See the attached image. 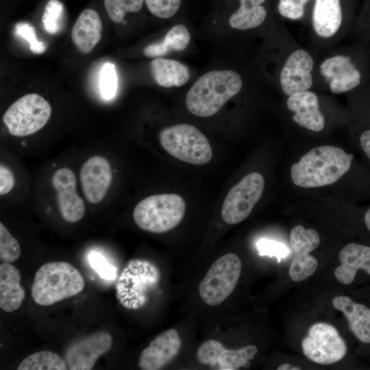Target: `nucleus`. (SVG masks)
<instances>
[{
	"label": "nucleus",
	"instance_id": "f257e3e1",
	"mask_svg": "<svg viewBox=\"0 0 370 370\" xmlns=\"http://www.w3.org/2000/svg\"><path fill=\"white\" fill-rule=\"evenodd\" d=\"M354 156L341 148L324 145L312 149L291 168L296 186L311 188L332 184L350 169Z\"/></svg>",
	"mask_w": 370,
	"mask_h": 370
},
{
	"label": "nucleus",
	"instance_id": "f03ea898",
	"mask_svg": "<svg viewBox=\"0 0 370 370\" xmlns=\"http://www.w3.org/2000/svg\"><path fill=\"white\" fill-rule=\"evenodd\" d=\"M242 86V79L235 71L208 72L201 76L187 92L186 107L196 116H211L238 94Z\"/></svg>",
	"mask_w": 370,
	"mask_h": 370
},
{
	"label": "nucleus",
	"instance_id": "7ed1b4c3",
	"mask_svg": "<svg viewBox=\"0 0 370 370\" xmlns=\"http://www.w3.org/2000/svg\"><path fill=\"white\" fill-rule=\"evenodd\" d=\"M85 286L81 273L63 261L44 264L36 271L32 297L40 306H51L81 293Z\"/></svg>",
	"mask_w": 370,
	"mask_h": 370
},
{
	"label": "nucleus",
	"instance_id": "20e7f679",
	"mask_svg": "<svg viewBox=\"0 0 370 370\" xmlns=\"http://www.w3.org/2000/svg\"><path fill=\"white\" fill-rule=\"evenodd\" d=\"M186 212L184 199L174 193L157 194L140 201L133 212L137 226L148 232H167L182 221Z\"/></svg>",
	"mask_w": 370,
	"mask_h": 370
},
{
	"label": "nucleus",
	"instance_id": "39448f33",
	"mask_svg": "<svg viewBox=\"0 0 370 370\" xmlns=\"http://www.w3.org/2000/svg\"><path fill=\"white\" fill-rule=\"evenodd\" d=\"M159 140L168 153L189 164H205L212 156L206 136L190 124H177L163 129L160 133Z\"/></svg>",
	"mask_w": 370,
	"mask_h": 370
},
{
	"label": "nucleus",
	"instance_id": "423d86ee",
	"mask_svg": "<svg viewBox=\"0 0 370 370\" xmlns=\"http://www.w3.org/2000/svg\"><path fill=\"white\" fill-rule=\"evenodd\" d=\"M51 114L49 102L42 96L31 93L14 102L3 114V121L12 136L23 137L42 129Z\"/></svg>",
	"mask_w": 370,
	"mask_h": 370
},
{
	"label": "nucleus",
	"instance_id": "0eeeda50",
	"mask_svg": "<svg viewBox=\"0 0 370 370\" xmlns=\"http://www.w3.org/2000/svg\"><path fill=\"white\" fill-rule=\"evenodd\" d=\"M241 269V260L233 253L218 258L199 284V293L202 300L210 306L224 301L235 288Z\"/></svg>",
	"mask_w": 370,
	"mask_h": 370
},
{
	"label": "nucleus",
	"instance_id": "6e6552de",
	"mask_svg": "<svg viewBox=\"0 0 370 370\" xmlns=\"http://www.w3.org/2000/svg\"><path fill=\"white\" fill-rule=\"evenodd\" d=\"M158 271L149 262L134 260L123 270L116 286L119 301L127 308H138L147 299V293L158 280Z\"/></svg>",
	"mask_w": 370,
	"mask_h": 370
},
{
	"label": "nucleus",
	"instance_id": "1a4fd4ad",
	"mask_svg": "<svg viewBox=\"0 0 370 370\" xmlns=\"http://www.w3.org/2000/svg\"><path fill=\"white\" fill-rule=\"evenodd\" d=\"M304 354L311 361L321 365L338 362L347 353V345L337 329L323 322L310 326L301 342Z\"/></svg>",
	"mask_w": 370,
	"mask_h": 370
},
{
	"label": "nucleus",
	"instance_id": "9d476101",
	"mask_svg": "<svg viewBox=\"0 0 370 370\" xmlns=\"http://www.w3.org/2000/svg\"><path fill=\"white\" fill-rule=\"evenodd\" d=\"M264 188V179L260 173L245 175L227 194L221 209L223 220L231 225L244 221L260 199Z\"/></svg>",
	"mask_w": 370,
	"mask_h": 370
},
{
	"label": "nucleus",
	"instance_id": "9b49d317",
	"mask_svg": "<svg viewBox=\"0 0 370 370\" xmlns=\"http://www.w3.org/2000/svg\"><path fill=\"white\" fill-rule=\"evenodd\" d=\"M319 241V234L313 229H305L298 225L291 230L290 243L294 256L289 267L288 274L293 281H302L314 273L318 262L310 252L318 247Z\"/></svg>",
	"mask_w": 370,
	"mask_h": 370
},
{
	"label": "nucleus",
	"instance_id": "f8f14e48",
	"mask_svg": "<svg viewBox=\"0 0 370 370\" xmlns=\"http://www.w3.org/2000/svg\"><path fill=\"white\" fill-rule=\"evenodd\" d=\"M257 352V347L252 345L227 349L219 341L210 339L200 345L197 358L200 363L219 370H236L241 367L247 368Z\"/></svg>",
	"mask_w": 370,
	"mask_h": 370
},
{
	"label": "nucleus",
	"instance_id": "ddd939ff",
	"mask_svg": "<svg viewBox=\"0 0 370 370\" xmlns=\"http://www.w3.org/2000/svg\"><path fill=\"white\" fill-rule=\"evenodd\" d=\"M113 339L105 331L95 332L73 343L66 349L64 360L70 370H90L99 356L112 347Z\"/></svg>",
	"mask_w": 370,
	"mask_h": 370
},
{
	"label": "nucleus",
	"instance_id": "4468645a",
	"mask_svg": "<svg viewBox=\"0 0 370 370\" xmlns=\"http://www.w3.org/2000/svg\"><path fill=\"white\" fill-rule=\"evenodd\" d=\"M57 193L58 206L62 217L67 222L75 223L85 214L83 199L76 190V178L73 171L66 167L56 170L51 179Z\"/></svg>",
	"mask_w": 370,
	"mask_h": 370
},
{
	"label": "nucleus",
	"instance_id": "2eb2a0df",
	"mask_svg": "<svg viewBox=\"0 0 370 370\" xmlns=\"http://www.w3.org/2000/svg\"><path fill=\"white\" fill-rule=\"evenodd\" d=\"M112 178V169L107 159L101 156L88 158L80 170V182L86 199L93 204L100 203L108 190Z\"/></svg>",
	"mask_w": 370,
	"mask_h": 370
},
{
	"label": "nucleus",
	"instance_id": "dca6fc26",
	"mask_svg": "<svg viewBox=\"0 0 370 370\" xmlns=\"http://www.w3.org/2000/svg\"><path fill=\"white\" fill-rule=\"evenodd\" d=\"M312 58L306 51L299 49L292 53L280 73L283 92L290 96L310 89L312 85Z\"/></svg>",
	"mask_w": 370,
	"mask_h": 370
},
{
	"label": "nucleus",
	"instance_id": "f3484780",
	"mask_svg": "<svg viewBox=\"0 0 370 370\" xmlns=\"http://www.w3.org/2000/svg\"><path fill=\"white\" fill-rule=\"evenodd\" d=\"M181 339L175 329H169L154 338L141 352L138 367L143 370H158L178 354Z\"/></svg>",
	"mask_w": 370,
	"mask_h": 370
},
{
	"label": "nucleus",
	"instance_id": "a211bd4d",
	"mask_svg": "<svg viewBox=\"0 0 370 370\" xmlns=\"http://www.w3.org/2000/svg\"><path fill=\"white\" fill-rule=\"evenodd\" d=\"M321 74L329 82L333 93L347 92L358 86L361 80L360 71L351 58L345 56H335L324 60L320 66Z\"/></svg>",
	"mask_w": 370,
	"mask_h": 370
},
{
	"label": "nucleus",
	"instance_id": "6ab92c4d",
	"mask_svg": "<svg viewBox=\"0 0 370 370\" xmlns=\"http://www.w3.org/2000/svg\"><path fill=\"white\" fill-rule=\"evenodd\" d=\"M286 105L294 112L293 120L300 126L314 132L323 129L325 119L314 92L306 90L293 94L288 98Z\"/></svg>",
	"mask_w": 370,
	"mask_h": 370
},
{
	"label": "nucleus",
	"instance_id": "aec40b11",
	"mask_svg": "<svg viewBox=\"0 0 370 370\" xmlns=\"http://www.w3.org/2000/svg\"><path fill=\"white\" fill-rule=\"evenodd\" d=\"M338 258L341 264L335 269L334 275L341 284H351L360 269L370 275V247L349 243L340 250Z\"/></svg>",
	"mask_w": 370,
	"mask_h": 370
},
{
	"label": "nucleus",
	"instance_id": "412c9836",
	"mask_svg": "<svg viewBox=\"0 0 370 370\" xmlns=\"http://www.w3.org/2000/svg\"><path fill=\"white\" fill-rule=\"evenodd\" d=\"M102 23L99 14L92 9L84 10L74 24L71 38L82 53H90L101 38Z\"/></svg>",
	"mask_w": 370,
	"mask_h": 370
},
{
	"label": "nucleus",
	"instance_id": "4be33fe9",
	"mask_svg": "<svg viewBox=\"0 0 370 370\" xmlns=\"http://www.w3.org/2000/svg\"><path fill=\"white\" fill-rule=\"evenodd\" d=\"M332 305L343 313L355 336L364 343H370V309L343 295L334 297Z\"/></svg>",
	"mask_w": 370,
	"mask_h": 370
},
{
	"label": "nucleus",
	"instance_id": "5701e85b",
	"mask_svg": "<svg viewBox=\"0 0 370 370\" xmlns=\"http://www.w3.org/2000/svg\"><path fill=\"white\" fill-rule=\"evenodd\" d=\"M20 282V272L14 265L0 264V307L5 312H14L21 306L25 292Z\"/></svg>",
	"mask_w": 370,
	"mask_h": 370
},
{
	"label": "nucleus",
	"instance_id": "b1692460",
	"mask_svg": "<svg viewBox=\"0 0 370 370\" xmlns=\"http://www.w3.org/2000/svg\"><path fill=\"white\" fill-rule=\"evenodd\" d=\"M342 18L340 0H315L312 24L318 36L325 38L334 36L341 27Z\"/></svg>",
	"mask_w": 370,
	"mask_h": 370
},
{
	"label": "nucleus",
	"instance_id": "393cba45",
	"mask_svg": "<svg viewBox=\"0 0 370 370\" xmlns=\"http://www.w3.org/2000/svg\"><path fill=\"white\" fill-rule=\"evenodd\" d=\"M150 69L155 82L165 88L182 86L190 77L188 68L175 60L157 58L151 62Z\"/></svg>",
	"mask_w": 370,
	"mask_h": 370
},
{
	"label": "nucleus",
	"instance_id": "a878e982",
	"mask_svg": "<svg viewBox=\"0 0 370 370\" xmlns=\"http://www.w3.org/2000/svg\"><path fill=\"white\" fill-rule=\"evenodd\" d=\"M190 39V34L187 28L181 24L171 27L164 39L152 43L145 47L144 54L149 58H160L171 51L184 50Z\"/></svg>",
	"mask_w": 370,
	"mask_h": 370
},
{
	"label": "nucleus",
	"instance_id": "bb28decb",
	"mask_svg": "<svg viewBox=\"0 0 370 370\" xmlns=\"http://www.w3.org/2000/svg\"><path fill=\"white\" fill-rule=\"evenodd\" d=\"M265 1L240 0V7L229 18L230 26L245 30L260 25L267 16V10L262 5Z\"/></svg>",
	"mask_w": 370,
	"mask_h": 370
},
{
	"label": "nucleus",
	"instance_id": "cd10ccee",
	"mask_svg": "<svg viewBox=\"0 0 370 370\" xmlns=\"http://www.w3.org/2000/svg\"><path fill=\"white\" fill-rule=\"evenodd\" d=\"M18 370H66L67 365L58 354L40 351L27 356L17 367Z\"/></svg>",
	"mask_w": 370,
	"mask_h": 370
},
{
	"label": "nucleus",
	"instance_id": "c85d7f7f",
	"mask_svg": "<svg viewBox=\"0 0 370 370\" xmlns=\"http://www.w3.org/2000/svg\"><path fill=\"white\" fill-rule=\"evenodd\" d=\"M64 12V5L59 0H49L47 2L42 16V23L47 33L56 34L60 32Z\"/></svg>",
	"mask_w": 370,
	"mask_h": 370
},
{
	"label": "nucleus",
	"instance_id": "c756f323",
	"mask_svg": "<svg viewBox=\"0 0 370 370\" xmlns=\"http://www.w3.org/2000/svg\"><path fill=\"white\" fill-rule=\"evenodd\" d=\"M145 0H104V5L110 19L120 23L126 12H136L143 5Z\"/></svg>",
	"mask_w": 370,
	"mask_h": 370
},
{
	"label": "nucleus",
	"instance_id": "7c9ffc66",
	"mask_svg": "<svg viewBox=\"0 0 370 370\" xmlns=\"http://www.w3.org/2000/svg\"><path fill=\"white\" fill-rule=\"evenodd\" d=\"M21 256V247L17 240L6 227L0 223V259L3 262L11 263Z\"/></svg>",
	"mask_w": 370,
	"mask_h": 370
},
{
	"label": "nucleus",
	"instance_id": "2f4dec72",
	"mask_svg": "<svg viewBox=\"0 0 370 370\" xmlns=\"http://www.w3.org/2000/svg\"><path fill=\"white\" fill-rule=\"evenodd\" d=\"M99 88L103 99L111 100L115 97L118 78L115 66L112 63L106 62L103 65L99 77Z\"/></svg>",
	"mask_w": 370,
	"mask_h": 370
},
{
	"label": "nucleus",
	"instance_id": "473e14b6",
	"mask_svg": "<svg viewBox=\"0 0 370 370\" xmlns=\"http://www.w3.org/2000/svg\"><path fill=\"white\" fill-rule=\"evenodd\" d=\"M90 265L103 279L112 280L116 278V267L98 251H92L88 257Z\"/></svg>",
	"mask_w": 370,
	"mask_h": 370
},
{
	"label": "nucleus",
	"instance_id": "72a5a7b5",
	"mask_svg": "<svg viewBox=\"0 0 370 370\" xmlns=\"http://www.w3.org/2000/svg\"><path fill=\"white\" fill-rule=\"evenodd\" d=\"M149 12L161 18H168L178 11L181 0H145Z\"/></svg>",
	"mask_w": 370,
	"mask_h": 370
},
{
	"label": "nucleus",
	"instance_id": "f704fd0d",
	"mask_svg": "<svg viewBox=\"0 0 370 370\" xmlns=\"http://www.w3.org/2000/svg\"><path fill=\"white\" fill-rule=\"evenodd\" d=\"M15 33L27 40L30 50L36 54H40L45 51L46 45L42 41L38 40L35 28L26 22L18 23L14 27Z\"/></svg>",
	"mask_w": 370,
	"mask_h": 370
},
{
	"label": "nucleus",
	"instance_id": "c9c22d12",
	"mask_svg": "<svg viewBox=\"0 0 370 370\" xmlns=\"http://www.w3.org/2000/svg\"><path fill=\"white\" fill-rule=\"evenodd\" d=\"M260 256L275 257L278 261L289 254V249L284 244L269 239H261L256 243Z\"/></svg>",
	"mask_w": 370,
	"mask_h": 370
},
{
	"label": "nucleus",
	"instance_id": "e433bc0d",
	"mask_svg": "<svg viewBox=\"0 0 370 370\" xmlns=\"http://www.w3.org/2000/svg\"><path fill=\"white\" fill-rule=\"evenodd\" d=\"M309 0H280L278 11L286 18H301L304 14V5Z\"/></svg>",
	"mask_w": 370,
	"mask_h": 370
},
{
	"label": "nucleus",
	"instance_id": "4c0bfd02",
	"mask_svg": "<svg viewBox=\"0 0 370 370\" xmlns=\"http://www.w3.org/2000/svg\"><path fill=\"white\" fill-rule=\"evenodd\" d=\"M14 176L10 168L1 164L0 166V195H4L10 193L14 188Z\"/></svg>",
	"mask_w": 370,
	"mask_h": 370
},
{
	"label": "nucleus",
	"instance_id": "58836bf2",
	"mask_svg": "<svg viewBox=\"0 0 370 370\" xmlns=\"http://www.w3.org/2000/svg\"><path fill=\"white\" fill-rule=\"evenodd\" d=\"M360 143L363 151L370 160V129L362 133Z\"/></svg>",
	"mask_w": 370,
	"mask_h": 370
},
{
	"label": "nucleus",
	"instance_id": "ea45409f",
	"mask_svg": "<svg viewBox=\"0 0 370 370\" xmlns=\"http://www.w3.org/2000/svg\"><path fill=\"white\" fill-rule=\"evenodd\" d=\"M300 367H295L288 363H283L278 367V370H300Z\"/></svg>",
	"mask_w": 370,
	"mask_h": 370
},
{
	"label": "nucleus",
	"instance_id": "a19ab883",
	"mask_svg": "<svg viewBox=\"0 0 370 370\" xmlns=\"http://www.w3.org/2000/svg\"><path fill=\"white\" fill-rule=\"evenodd\" d=\"M365 222L367 227L370 231V208L368 209L365 215Z\"/></svg>",
	"mask_w": 370,
	"mask_h": 370
}]
</instances>
